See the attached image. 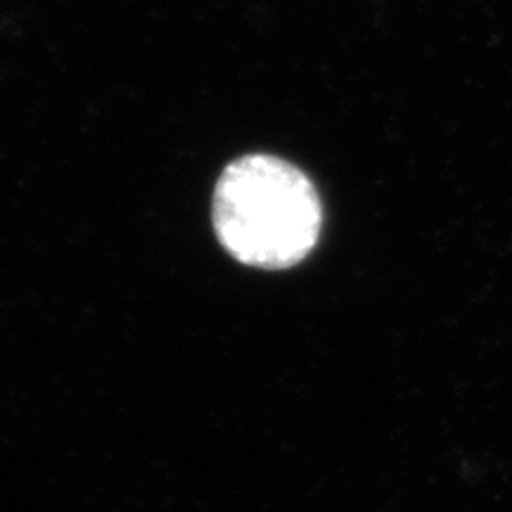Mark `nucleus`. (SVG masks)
<instances>
[{"mask_svg":"<svg viewBox=\"0 0 512 512\" xmlns=\"http://www.w3.org/2000/svg\"><path fill=\"white\" fill-rule=\"evenodd\" d=\"M211 223L235 261L280 271L302 264L318 245L323 202L299 166L275 155H245L221 171Z\"/></svg>","mask_w":512,"mask_h":512,"instance_id":"1","label":"nucleus"}]
</instances>
